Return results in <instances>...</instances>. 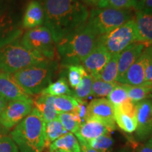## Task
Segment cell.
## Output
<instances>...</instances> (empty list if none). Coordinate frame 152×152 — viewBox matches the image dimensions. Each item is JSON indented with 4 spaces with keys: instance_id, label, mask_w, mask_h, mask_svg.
Wrapping results in <instances>:
<instances>
[{
    "instance_id": "46",
    "label": "cell",
    "mask_w": 152,
    "mask_h": 152,
    "mask_svg": "<svg viewBox=\"0 0 152 152\" xmlns=\"http://www.w3.org/2000/svg\"><path fill=\"white\" fill-rule=\"evenodd\" d=\"M121 152H128V151H121Z\"/></svg>"
},
{
    "instance_id": "17",
    "label": "cell",
    "mask_w": 152,
    "mask_h": 152,
    "mask_svg": "<svg viewBox=\"0 0 152 152\" xmlns=\"http://www.w3.org/2000/svg\"><path fill=\"white\" fill-rule=\"evenodd\" d=\"M139 41L152 46V10L137 11L134 17Z\"/></svg>"
},
{
    "instance_id": "6",
    "label": "cell",
    "mask_w": 152,
    "mask_h": 152,
    "mask_svg": "<svg viewBox=\"0 0 152 152\" xmlns=\"http://www.w3.org/2000/svg\"><path fill=\"white\" fill-rule=\"evenodd\" d=\"M134 18L130 9L95 8L91 9L87 26L97 37H101L116 29Z\"/></svg>"
},
{
    "instance_id": "39",
    "label": "cell",
    "mask_w": 152,
    "mask_h": 152,
    "mask_svg": "<svg viewBox=\"0 0 152 152\" xmlns=\"http://www.w3.org/2000/svg\"><path fill=\"white\" fill-rule=\"evenodd\" d=\"M80 146V151L81 152H98L96 150L92 149L88 145L87 142H79Z\"/></svg>"
},
{
    "instance_id": "34",
    "label": "cell",
    "mask_w": 152,
    "mask_h": 152,
    "mask_svg": "<svg viewBox=\"0 0 152 152\" xmlns=\"http://www.w3.org/2000/svg\"><path fill=\"white\" fill-rule=\"evenodd\" d=\"M98 8H113L116 9H130L133 8L132 0H101Z\"/></svg>"
},
{
    "instance_id": "35",
    "label": "cell",
    "mask_w": 152,
    "mask_h": 152,
    "mask_svg": "<svg viewBox=\"0 0 152 152\" xmlns=\"http://www.w3.org/2000/svg\"><path fill=\"white\" fill-rule=\"evenodd\" d=\"M0 152H18V148L11 137H0Z\"/></svg>"
},
{
    "instance_id": "30",
    "label": "cell",
    "mask_w": 152,
    "mask_h": 152,
    "mask_svg": "<svg viewBox=\"0 0 152 152\" xmlns=\"http://www.w3.org/2000/svg\"><path fill=\"white\" fill-rule=\"evenodd\" d=\"M94 79L88 73L83 77L79 85L74 89V96L78 99L85 100L91 94V89Z\"/></svg>"
},
{
    "instance_id": "37",
    "label": "cell",
    "mask_w": 152,
    "mask_h": 152,
    "mask_svg": "<svg viewBox=\"0 0 152 152\" xmlns=\"http://www.w3.org/2000/svg\"><path fill=\"white\" fill-rule=\"evenodd\" d=\"M87 104L86 101L79 99L78 106H77V109H76L75 113L77 114V116L80 118L81 120L82 123H84L86 121L87 118ZM82 123V124H83Z\"/></svg>"
},
{
    "instance_id": "9",
    "label": "cell",
    "mask_w": 152,
    "mask_h": 152,
    "mask_svg": "<svg viewBox=\"0 0 152 152\" xmlns=\"http://www.w3.org/2000/svg\"><path fill=\"white\" fill-rule=\"evenodd\" d=\"M33 106V99L9 102L0 115V124L7 129L16 126L32 111Z\"/></svg>"
},
{
    "instance_id": "33",
    "label": "cell",
    "mask_w": 152,
    "mask_h": 152,
    "mask_svg": "<svg viewBox=\"0 0 152 152\" xmlns=\"http://www.w3.org/2000/svg\"><path fill=\"white\" fill-rule=\"evenodd\" d=\"M128 99L126 85L120 83H118L112 92L107 96V99L113 104V106L121 105Z\"/></svg>"
},
{
    "instance_id": "45",
    "label": "cell",
    "mask_w": 152,
    "mask_h": 152,
    "mask_svg": "<svg viewBox=\"0 0 152 152\" xmlns=\"http://www.w3.org/2000/svg\"><path fill=\"white\" fill-rule=\"evenodd\" d=\"M52 152H67V151H64V150H61V149H56V150H54V151H53Z\"/></svg>"
},
{
    "instance_id": "40",
    "label": "cell",
    "mask_w": 152,
    "mask_h": 152,
    "mask_svg": "<svg viewBox=\"0 0 152 152\" xmlns=\"http://www.w3.org/2000/svg\"><path fill=\"white\" fill-rule=\"evenodd\" d=\"M82 3L84 4L85 6H90V7H97L99 3L101 0H80Z\"/></svg>"
},
{
    "instance_id": "23",
    "label": "cell",
    "mask_w": 152,
    "mask_h": 152,
    "mask_svg": "<svg viewBox=\"0 0 152 152\" xmlns=\"http://www.w3.org/2000/svg\"><path fill=\"white\" fill-rule=\"evenodd\" d=\"M118 54L112 55L109 61L105 66L102 71L93 79H98L106 83H117L118 73Z\"/></svg>"
},
{
    "instance_id": "24",
    "label": "cell",
    "mask_w": 152,
    "mask_h": 152,
    "mask_svg": "<svg viewBox=\"0 0 152 152\" xmlns=\"http://www.w3.org/2000/svg\"><path fill=\"white\" fill-rule=\"evenodd\" d=\"M41 93L52 96H59L63 95L74 96L73 91L70 89L68 82L64 77H60L54 83H51Z\"/></svg>"
},
{
    "instance_id": "3",
    "label": "cell",
    "mask_w": 152,
    "mask_h": 152,
    "mask_svg": "<svg viewBox=\"0 0 152 152\" xmlns=\"http://www.w3.org/2000/svg\"><path fill=\"white\" fill-rule=\"evenodd\" d=\"M45 122L34 107L32 111L17 124L11 136L20 152H42L45 146Z\"/></svg>"
},
{
    "instance_id": "7",
    "label": "cell",
    "mask_w": 152,
    "mask_h": 152,
    "mask_svg": "<svg viewBox=\"0 0 152 152\" xmlns=\"http://www.w3.org/2000/svg\"><path fill=\"white\" fill-rule=\"evenodd\" d=\"M99 42L111 55L119 54L131 44L140 42L134 18L109 33L101 36Z\"/></svg>"
},
{
    "instance_id": "1",
    "label": "cell",
    "mask_w": 152,
    "mask_h": 152,
    "mask_svg": "<svg viewBox=\"0 0 152 152\" xmlns=\"http://www.w3.org/2000/svg\"><path fill=\"white\" fill-rule=\"evenodd\" d=\"M44 26L50 30L56 45L74 30L86 24L87 7L80 0H43Z\"/></svg>"
},
{
    "instance_id": "13",
    "label": "cell",
    "mask_w": 152,
    "mask_h": 152,
    "mask_svg": "<svg viewBox=\"0 0 152 152\" xmlns=\"http://www.w3.org/2000/svg\"><path fill=\"white\" fill-rule=\"evenodd\" d=\"M111 56L112 55L104 45L98 42L97 45L83 61L82 66L87 73L94 78L103 70Z\"/></svg>"
},
{
    "instance_id": "26",
    "label": "cell",
    "mask_w": 152,
    "mask_h": 152,
    "mask_svg": "<svg viewBox=\"0 0 152 152\" xmlns=\"http://www.w3.org/2000/svg\"><path fill=\"white\" fill-rule=\"evenodd\" d=\"M125 85L128 91V98L134 103L136 104L140 101L152 97V86L148 83L140 86Z\"/></svg>"
},
{
    "instance_id": "36",
    "label": "cell",
    "mask_w": 152,
    "mask_h": 152,
    "mask_svg": "<svg viewBox=\"0 0 152 152\" xmlns=\"http://www.w3.org/2000/svg\"><path fill=\"white\" fill-rule=\"evenodd\" d=\"M147 62L145 70V80L147 83L152 84V46L147 47Z\"/></svg>"
},
{
    "instance_id": "41",
    "label": "cell",
    "mask_w": 152,
    "mask_h": 152,
    "mask_svg": "<svg viewBox=\"0 0 152 152\" xmlns=\"http://www.w3.org/2000/svg\"><path fill=\"white\" fill-rule=\"evenodd\" d=\"M136 152H152V147L147 143L137 148Z\"/></svg>"
},
{
    "instance_id": "32",
    "label": "cell",
    "mask_w": 152,
    "mask_h": 152,
    "mask_svg": "<svg viewBox=\"0 0 152 152\" xmlns=\"http://www.w3.org/2000/svg\"><path fill=\"white\" fill-rule=\"evenodd\" d=\"M113 140L110 133L104 134L87 142L88 145L98 152H111Z\"/></svg>"
},
{
    "instance_id": "4",
    "label": "cell",
    "mask_w": 152,
    "mask_h": 152,
    "mask_svg": "<svg viewBox=\"0 0 152 152\" xmlns=\"http://www.w3.org/2000/svg\"><path fill=\"white\" fill-rule=\"evenodd\" d=\"M57 64L52 60L30 66L13 73L12 76L25 92L33 96L39 94L52 83Z\"/></svg>"
},
{
    "instance_id": "29",
    "label": "cell",
    "mask_w": 152,
    "mask_h": 152,
    "mask_svg": "<svg viewBox=\"0 0 152 152\" xmlns=\"http://www.w3.org/2000/svg\"><path fill=\"white\" fill-rule=\"evenodd\" d=\"M118 83H106L98 79H94L91 89V94L94 97L107 96L112 92Z\"/></svg>"
},
{
    "instance_id": "18",
    "label": "cell",
    "mask_w": 152,
    "mask_h": 152,
    "mask_svg": "<svg viewBox=\"0 0 152 152\" xmlns=\"http://www.w3.org/2000/svg\"><path fill=\"white\" fill-rule=\"evenodd\" d=\"M111 132V130L104 123L96 120L90 119L80 125L75 134L78 142L87 143L99 137Z\"/></svg>"
},
{
    "instance_id": "5",
    "label": "cell",
    "mask_w": 152,
    "mask_h": 152,
    "mask_svg": "<svg viewBox=\"0 0 152 152\" xmlns=\"http://www.w3.org/2000/svg\"><path fill=\"white\" fill-rule=\"evenodd\" d=\"M49 59L15 41L0 48V72L13 74Z\"/></svg>"
},
{
    "instance_id": "43",
    "label": "cell",
    "mask_w": 152,
    "mask_h": 152,
    "mask_svg": "<svg viewBox=\"0 0 152 152\" xmlns=\"http://www.w3.org/2000/svg\"><path fill=\"white\" fill-rule=\"evenodd\" d=\"M144 0H132V7L135 10H137L139 8L140 4L143 2Z\"/></svg>"
},
{
    "instance_id": "42",
    "label": "cell",
    "mask_w": 152,
    "mask_h": 152,
    "mask_svg": "<svg viewBox=\"0 0 152 152\" xmlns=\"http://www.w3.org/2000/svg\"><path fill=\"white\" fill-rule=\"evenodd\" d=\"M7 104V101L0 95V115H1L4 110Z\"/></svg>"
},
{
    "instance_id": "22",
    "label": "cell",
    "mask_w": 152,
    "mask_h": 152,
    "mask_svg": "<svg viewBox=\"0 0 152 152\" xmlns=\"http://www.w3.org/2000/svg\"><path fill=\"white\" fill-rule=\"evenodd\" d=\"M58 118L45 123V146L49 147L55 140L68 133Z\"/></svg>"
},
{
    "instance_id": "11",
    "label": "cell",
    "mask_w": 152,
    "mask_h": 152,
    "mask_svg": "<svg viewBox=\"0 0 152 152\" xmlns=\"http://www.w3.org/2000/svg\"><path fill=\"white\" fill-rule=\"evenodd\" d=\"M23 34L18 20L6 7L0 5V48L16 41Z\"/></svg>"
},
{
    "instance_id": "19",
    "label": "cell",
    "mask_w": 152,
    "mask_h": 152,
    "mask_svg": "<svg viewBox=\"0 0 152 152\" xmlns=\"http://www.w3.org/2000/svg\"><path fill=\"white\" fill-rule=\"evenodd\" d=\"M45 12L42 4L37 0L30 1L25 11L22 20V28L30 30L44 26Z\"/></svg>"
},
{
    "instance_id": "25",
    "label": "cell",
    "mask_w": 152,
    "mask_h": 152,
    "mask_svg": "<svg viewBox=\"0 0 152 152\" xmlns=\"http://www.w3.org/2000/svg\"><path fill=\"white\" fill-rule=\"evenodd\" d=\"M54 107L57 113L75 112L78 106L79 99L74 96L63 95L54 96Z\"/></svg>"
},
{
    "instance_id": "21",
    "label": "cell",
    "mask_w": 152,
    "mask_h": 152,
    "mask_svg": "<svg viewBox=\"0 0 152 152\" xmlns=\"http://www.w3.org/2000/svg\"><path fill=\"white\" fill-rule=\"evenodd\" d=\"M49 152L61 149L67 152H81L78 140L71 132H68L55 140L49 146Z\"/></svg>"
},
{
    "instance_id": "44",
    "label": "cell",
    "mask_w": 152,
    "mask_h": 152,
    "mask_svg": "<svg viewBox=\"0 0 152 152\" xmlns=\"http://www.w3.org/2000/svg\"><path fill=\"white\" fill-rule=\"evenodd\" d=\"M147 144H149L150 146H151V147H152V137H151L149 140V141H148V142H147Z\"/></svg>"
},
{
    "instance_id": "14",
    "label": "cell",
    "mask_w": 152,
    "mask_h": 152,
    "mask_svg": "<svg viewBox=\"0 0 152 152\" xmlns=\"http://www.w3.org/2000/svg\"><path fill=\"white\" fill-rule=\"evenodd\" d=\"M147 62V52L146 48L141 56L128 68L118 83L130 86H140L145 84V70Z\"/></svg>"
},
{
    "instance_id": "10",
    "label": "cell",
    "mask_w": 152,
    "mask_h": 152,
    "mask_svg": "<svg viewBox=\"0 0 152 152\" xmlns=\"http://www.w3.org/2000/svg\"><path fill=\"white\" fill-rule=\"evenodd\" d=\"M90 119L104 123L111 132L115 129L114 107L106 98L94 99L87 104L86 121Z\"/></svg>"
},
{
    "instance_id": "38",
    "label": "cell",
    "mask_w": 152,
    "mask_h": 152,
    "mask_svg": "<svg viewBox=\"0 0 152 152\" xmlns=\"http://www.w3.org/2000/svg\"><path fill=\"white\" fill-rule=\"evenodd\" d=\"M152 10V0H144L136 11Z\"/></svg>"
},
{
    "instance_id": "15",
    "label": "cell",
    "mask_w": 152,
    "mask_h": 152,
    "mask_svg": "<svg viewBox=\"0 0 152 152\" xmlns=\"http://www.w3.org/2000/svg\"><path fill=\"white\" fill-rule=\"evenodd\" d=\"M0 95L7 102L19 99H32L16 83L12 74L0 72Z\"/></svg>"
},
{
    "instance_id": "27",
    "label": "cell",
    "mask_w": 152,
    "mask_h": 152,
    "mask_svg": "<svg viewBox=\"0 0 152 152\" xmlns=\"http://www.w3.org/2000/svg\"><path fill=\"white\" fill-rule=\"evenodd\" d=\"M114 117H115V123L124 132L132 133L136 130L137 125L136 117H132L127 115L115 107H114Z\"/></svg>"
},
{
    "instance_id": "12",
    "label": "cell",
    "mask_w": 152,
    "mask_h": 152,
    "mask_svg": "<svg viewBox=\"0 0 152 152\" xmlns=\"http://www.w3.org/2000/svg\"><path fill=\"white\" fill-rule=\"evenodd\" d=\"M136 136L139 140L152 137V100L147 99L135 104Z\"/></svg>"
},
{
    "instance_id": "28",
    "label": "cell",
    "mask_w": 152,
    "mask_h": 152,
    "mask_svg": "<svg viewBox=\"0 0 152 152\" xmlns=\"http://www.w3.org/2000/svg\"><path fill=\"white\" fill-rule=\"evenodd\" d=\"M57 118L68 132L75 134L82 125V121L75 112L58 114Z\"/></svg>"
},
{
    "instance_id": "2",
    "label": "cell",
    "mask_w": 152,
    "mask_h": 152,
    "mask_svg": "<svg viewBox=\"0 0 152 152\" xmlns=\"http://www.w3.org/2000/svg\"><path fill=\"white\" fill-rule=\"evenodd\" d=\"M97 37L87 24L74 30L56 44L63 66L82 65L83 61L97 45Z\"/></svg>"
},
{
    "instance_id": "20",
    "label": "cell",
    "mask_w": 152,
    "mask_h": 152,
    "mask_svg": "<svg viewBox=\"0 0 152 152\" xmlns=\"http://www.w3.org/2000/svg\"><path fill=\"white\" fill-rule=\"evenodd\" d=\"M54 96L40 94L33 101V105L42 116L45 123L54 121L58 117L54 107Z\"/></svg>"
},
{
    "instance_id": "16",
    "label": "cell",
    "mask_w": 152,
    "mask_h": 152,
    "mask_svg": "<svg viewBox=\"0 0 152 152\" xmlns=\"http://www.w3.org/2000/svg\"><path fill=\"white\" fill-rule=\"evenodd\" d=\"M147 47H148L145 44L140 42H136L131 44L120 53L118 54V73L117 83L122 78L128 68L141 56Z\"/></svg>"
},
{
    "instance_id": "31",
    "label": "cell",
    "mask_w": 152,
    "mask_h": 152,
    "mask_svg": "<svg viewBox=\"0 0 152 152\" xmlns=\"http://www.w3.org/2000/svg\"><path fill=\"white\" fill-rule=\"evenodd\" d=\"M68 82L72 88L75 89L87 73L82 65H72L67 66Z\"/></svg>"
},
{
    "instance_id": "8",
    "label": "cell",
    "mask_w": 152,
    "mask_h": 152,
    "mask_svg": "<svg viewBox=\"0 0 152 152\" xmlns=\"http://www.w3.org/2000/svg\"><path fill=\"white\" fill-rule=\"evenodd\" d=\"M20 43L47 59L53 60L54 58L56 45L50 30L46 26H42L28 30L23 35Z\"/></svg>"
}]
</instances>
